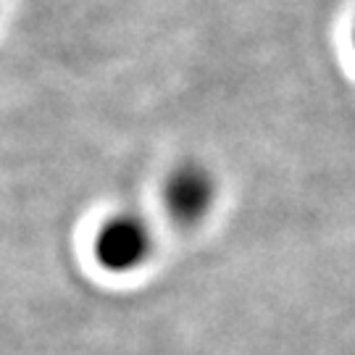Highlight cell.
Here are the masks:
<instances>
[{"label":"cell","mask_w":355,"mask_h":355,"mask_svg":"<svg viewBox=\"0 0 355 355\" xmlns=\"http://www.w3.org/2000/svg\"><path fill=\"white\" fill-rule=\"evenodd\" d=\"M350 42H353V51H355V21H353V29H350Z\"/></svg>","instance_id":"cell-3"},{"label":"cell","mask_w":355,"mask_h":355,"mask_svg":"<svg viewBox=\"0 0 355 355\" xmlns=\"http://www.w3.org/2000/svg\"><path fill=\"white\" fill-rule=\"evenodd\" d=\"M95 258L108 271H135L153 250V232L137 214H114L95 232Z\"/></svg>","instance_id":"cell-2"},{"label":"cell","mask_w":355,"mask_h":355,"mask_svg":"<svg viewBox=\"0 0 355 355\" xmlns=\"http://www.w3.org/2000/svg\"><path fill=\"white\" fill-rule=\"evenodd\" d=\"M218 195L216 174L200 161H182L164 177L161 203L179 227H192L211 214Z\"/></svg>","instance_id":"cell-1"}]
</instances>
